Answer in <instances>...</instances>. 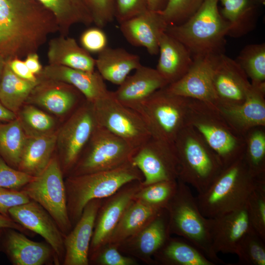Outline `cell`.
I'll use <instances>...</instances> for the list:
<instances>
[{
  "mask_svg": "<svg viewBox=\"0 0 265 265\" xmlns=\"http://www.w3.org/2000/svg\"><path fill=\"white\" fill-rule=\"evenodd\" d=\"M80 41L81 47L90 53L98 54L108 47L106 33L97 26L83 31L80 36Z\"/></svg>",
  "mask_w": 265,
  "mask_h": 265,
  "instance_id": "cell-46",
  "label": "cell"
},
{
  "mask_svg": "<svg viewBox=\"0 0 265 265\" xmlns=\"http://www.w3.org/2000/svg\"><path fill=\"white\" fill-rule=\"evenodd\" d=\"M153 259L155 265H215L197 248L182 238L170 237Z\"/></svg>",
  "mask_w": 265,
  "mask_h": 265,
  "instance_id": "cell-33",
  "label": "cell"
},
{
  "mask_svg": "<svg viewBox=\"0 0 265 265\" xmlns=\"http://www.w3.org/2000/svg\"><path fill=\"white\" fill-rule=\"evenodd\" d=\"M16 118V114L8 109L0 101V122H8Z\"/></svg>",
  "mask_w": 265,
  "mask_h": 265,
  "instance_id": "cell-53",
  "label": "cell"
},
{
  "mask_svg": "<svg viewBox=\"0 0 265 265\" xmlns=\"http://www.w3.org/2000/svg\"><path fill=\"white\" fill-rule=\"evenodd\" d=\"M131 161L143 175L142 186L178 179L180 164L173 143L151 136L135 151Z\"/></svg>",
  "mask_w": 265,
  "mask_h": 265,
  "instance_id": "cell-13",
  "label": "cell"
},
{
  "mask_svg": "<svg viewBox=\"0 0 265 265\" xmlns=\"http://www.w3.org/2000/svg\"><path fill=\"white\" fill-rule=\"evenodd\" d=\"M0 228L14 229L20 231L26 236H31L34 234L23 227L10 217L1 214H0Z\"/></svg>",
  "mask_w": 265,
  "mask_h": 265,
  "instance_id": "cell-51",
  "label": "cell"
},
{
  "mask_svg": "<svg viewBox=\"0 0 265 265\" xmlns=\"http://www.w3.org/2000/svg\"><path fill=\"white\" fill-rule=\"evenodd\" d=\"M103 199H94L89 201L84 208L79 220L65 236L63 265L89 264L90 243L96 215Z\"/></svg>",
  "mask_w": 265,
  "mask_h": 265,
  "instance_id": "cell-21",
  "label": "cell"
},
{
  "mask_svg": "<svg viewBox=\"0 0 265 265\" xmlns=\"http://www.w3.org/2000/svg\"><path fill=\"white\" fill-rule=\"evenodd\" d=\"M54 16L60 35L67 36L76 24L88 26L93 23L86 0H38Z\"/></svg>",
  "mask_w": 265,
  "mask_h": 265,
  "instance_id": "cell-31",
  "label": "cell"
},
{
  "mask_svg": "<svg viewBox=\"0 0 265 265\" xmlns=\"http://www.w3.org/2000/svg\"><path fill=\"white\" fill-rule=\"evenodd\" d=\"M58 31L55 17L38 0H0V55L6 60L37 53Z\"/></svg>",
  "mask_w": 265,
  "mask_h": 265,
  "instance_id": "cell-1",
  "label": "cell"
},
{
  "mask_svg": "<svg viewBox=\"0 0 265 265\" xmlns=\"http://www.w3.org/2000/svg\"><path fill=\"white\" fill-rule=\"evenodd\" d=\"M177 180V191L165 208L170 234L187 240L215 265H227L212 248L208 218L200 212L188 185Z\"/></svg>",
  "mask_w": 265,
  "mask_h": 265,
  "instance_id": "cell-7",
  "label": "cell"
},
{
  "mask_svg": "<svg viewBox=\"0 0 265 265\" xmlns=\"http://www.w3.org/2000/svg\"><path fill=\"white\" fill-rule=\"evenodd\" d=\"M115 19L120 24L148 10L146 0H114Z\"/></svg>",
  "mask_w": 265,
  "mask_h": 265,
  "instance_id": "cell-48",
  "label": "cell"
},
{
  "mask_svg": "<svg viewBox=\"0 0 265 265\" xmlns=\"http://www.w3.org/2000/svg\"><path fill=\"white\" fill-rule=\"evenodd\" d=\"M141 65L139 56L122 48L108 46L95 59V67L103 79L117 85Z\"/></svg>",
  "mask_w": 265,
  "mask_h": 265,
  "instance_id": "cell-29",
  "label": "cell"
},
{
  "mask_svg": "<svg viewBox=\"0 0 265 265\" xmlns=\"http://www.w3.org/2000/svg\"><path fill=\"white\" fill-rule=\"evenodd\" d=\"M190 98L174 94L166 87L154 93L134 109L152 137L170 143L187 125Z\"/></svg>",
  "mask_w": 265,
  "mask_h": 265,
  "instance_id": "cell-8",
  "label": "cell"
},
{
  "mask_svg": "<svg viewBox=\"0 0 265 265\" xmlns=\"http://www.w3.org/2000/svg\"><path fill=\"white\" fill-rule=\"evenodd\" d=\"M246 74L236 61L224 53L213 57L212 84L217 106L242 104L251 86Z\"/></svg>",
  "mask_w": 265,
  "mask_h": 265,
  "instance_id": "cell-17",
  "label": "cell"
},
{
  "mask_svg": "<svg viewBox=\"0 0 265 265\" xmlns=\"http://www.w3.org/2000/svg\"><path fill=\"white\" fill-rule=\"evenodd\" d=\"M259 2L262 4L265 5V0H258Z\"/></svg>",
  "mask_w": 265,
  "mask_h": 265,
  "instance_id": "cell-57",
  "label": "cell"
},
{
  "mask_svg": "<svg viewBox=\"0 0 265 265\" xmlns=\"http://www.w3.org/2000/svg\"><path fill=\"white\" fill-rule=\"evenodd\" d=\"M16 115L28 137L51 134L59 128L54 117L31 104L25 103Z\"/></svg>",
  "mask_w": 265,
  "mask_h": 265,
  "instance_id": "cell-37",
  "label": "cell"
},
{
  "mask_svg": "<svg viewBox=\"0 0 265 265\" xmlns=\"http://www.w3.org/2000/svg\"><path fill=\"white\" fill-rule=\"evenodd\" d=\"M167 85L156 69L141 65L112 93L119 102L134 110L156 91Z\"/></svg>",
  "mask_w": 265,
  "mask_h": 265,
  "instance_id": "cell-25",
  "label": "cell"
},
{
  "mask_svg": "<svg viewBox=\"0 0 265 265\" xmlns=\"http://www.w3.org/2000/svg\"><path fill=\"white\" fill-rule=\"evenodd\" d=\"M97 125L92 104L85 100L59 127L56 153L64 177L73 168Z\"/></svg>",
  "mask_w": 265,
  "mask_h": 265,
  "instance_id": "cell-11",
  "label": "cell"
},
{
  "mask_svg": "<svg viewBox=\"0 0 265 265\" xmlns=\"http://www.w3.org/2000/svg\"><path fill=\"white\" fill-rule=\"evenodd\" d=\"M218 1L222 6L220 14L229 24L228 36L240 38L255 29L257 22L258 0H218Z\"/></svg>",
  "mask_w": 265,
  "mask_h": 265,
  "instance_id": "cell-32",
  "label": "cell"
},
{
  "mask_svg": "<svg viewBox=\"0 0 265 265\" xmlns=\"http://www.w3.org/2000/svg\"><path fill=\"white\" fill-rule=\"evenodd\" d=\"M35 178L10 166L0 156V187L21 189Z\"/></svg>",
  "mask_w": 265,
  "mask_h": 265,
  "instance_id": "cell-45",
  "label": "cell"
},
{
  "mask_svg": "<svg viewBox=\"0 0 265 265\" xmlns=\"http://www.w3.org/2000/svg\"><path fill=\"white\" fill-rule=\"evenodd\" d=\"M24 61L28 69L35 76L39 75L42 70L43 67L40 62L37 53L27 54Z\"/></svg>",
  "mask_w": 265,
  "mask_h": 265,
  "instance_id": "cell-52",
  "label": "cell"
},
{
  "mask_svg": "<svg viewBox=\"0 0 265 265\" xmlns=\"http://www.w3.org/2000/svg\"><path fill=\"white\" fill-rule=\"evenodd\" d=\"M91 262L97 265H137L136 259L125 255L118 246L106 243L89 258Z\"/></svg>",
  "mask_w": 265,
  "mask_h": 265,
  "instance_id": "cell-44",
  "label": "cell"
},
{
  "mask_svg": "<svg viewBox=\"0 0 265 265\" xmlns=\"http://www.w3.org/2000/svg\"><path fill=\"white\" fill-rule=\"evenodd\" d=\"M218 0H204L186 21L168 26L165 32L181 42L193 58L224 53L229 24L218 8Z\"/></svg>",
  "mask_w": 265,
  "mask_h": 265,
  "instance_id": "cell-3",
  "label": "cell"
},
{
  "mask_svg": "<svg viewBox=\"0 0 265 265\" xmlns=\"http://www.w3.org/2000/svg\"><path fill=\"white\" fill-rule=\"evenodd\" d=\"M146 1L148 10L159 12L164 7L166 0H146Z\"/></svg>",
  "mask_w": 265,
  "mask_h": 265,
  "instance_id": "cell-54",
  "label": "cell"
},
{
  "mask_svg": "<svg viewBox=\"0 0 265 265\" xmlns=\"http://www.w3.org/2000/svg\"><path fill=\"white\" fill-rule=\"evenodd\" d=\"M38 78L26 103L66 120L86 100L72 85L58 80Z\"/></svg>",
  "mask_w": 265,
  "mask_h": 265,
  "instance_id": "cell-15",
  "label": "cell"
},
{
  "mask_svg": "<svg viewBox=\"0 0 265 265\" xmlns=\"http://www.w3.org/2000/svg\"><path fill=\"white\" fill-rule=\"evenodd\" d=\"M134 180L143 181V176L132 161L112 169L65 177L67 209L72 226L89 201L106 198Z\"/></svg>",
  "mask_w": 265,
  "mask_h": 265,
  "instance_id": "cell-4",
  "label": "cell"
},
{
  "mask_svg": "<svg viewBox=\"0 0 265 265\" xmlns=\"http://www.w3.org/2000/svg\"><path fill=\"white\" fill-rule=\"evenodd\" d=\"M245 205L251 227L265 240V181L253 190Z\"/></svg>",
  "mask_w": 265,
  "mask_h": 265,
  "instance_id": "cell-42",
  "label": "cell"
},
{
  "mask_svg": "<svg viewBox=\"0 0 265 265\" xmlns=\"http://www.w3.org/2000/svg\"><path fill=\"white\" fill-rule=\"evenodd\" d=\"M142 182L134 180L103 199L98 211L90 243L89 258L106 244L125 212L134 200Z\"/></svg>",
  "mask_w": 265,
  "mask_h": 265,
  "instance_id": "cell-14",
  "label": "cell"
},
{
  "mask_svg": "<svg viewBox=\"0 0 265 265\" xmlns=\"http://www.w3.org/2000/svg\"><path fill=\"white\" fill-rule=\"evenodd\" d=\"M178 180L159 181L142 186L136 192L134 200L160 209H165L175 194Z\"/></svg>",
  "mask_w": 265,
  "mask_h": 265,
  "instance_id": "cell-40",
  "label": "cell"
},
{
  "mask_svg": "<svg viewBox=\"0 0 265 265\" xmlns=\"http://www.w3.org/2000/svg\"><path fill=\"white\" fill-rule=\"evenodd\" d=\"M159 58L156 69L168 85L181 79L193 62L188 49L179 41L165 31L159 42Z\"/></svg>",
  "mask_w": 265,
  "mask_h": 265,
  "instance_id": "cell-27",
  "label": "cell"
},
{
  "mask_svg": "<svg viewBox=\"0 0 265 265\" xmlns=\"http://www.w3.org/2000/svg\"><path fill=\"white\" fill-rule=\"evenodd\" d=\"M167 212L163 209L157 216L118 246L123 254L148 265H155V254L170 237Z\"/></svg>",
  "mask_w": 265,
  "mask_h": 265,
  "instance_id": "cell-18",
  "label": "cell"
},
{
  "mask_svg": "<svg viewBox=\"0 0 265 265\" xmlns=\"http://www.w3.org/2000/svg\"><path fill=\"white\" fill-rule=\"evenodd\" d=\"M173 144L180 164L178 180L192 186L198 193L204 192L223 168L218 156L188 124L178 133Z\"/></svg>",
  "mask_w": 265,
  "mask_h": 265,
  "instance_id": "cell-5",
  "label": "cell"
},
{
  "mask_svg": "<svg viewBox=\"0 0 265 265\" xmlns=\"http://www.w3.org/2000/svg\"><path fill=\"white\" fill-rule=\"evenodd\" d=\"M4 229L5 228H0V251H1V241L4 234Z\"/></svg>",
  "mask_w": 265,
  "mask_h": 265,
  "instance_id": "cell-56",
  "label": "cell"
},
{
  "mask_svg": "<svg viewBox=\"0 0 265 265\" xmlns=\"http://www.w3.org/2000/svg\"><path fill=\"white\" fill-rule=\"evenodd\" d=\"M163 210L133 200L125 212L107 243L118 246L147 224Z\"/></svg>",
  "mask_w": 265,
  "mask_h": 265,
  "instance_id": "cell-34",
  "label": "cell"
},
{
  "mask_svg": "<svg viewBox=\"0 0 265 265\" xmlns=\"http://www.w3.org/2000/svg\"><path fill=\"white\" fill-rule=\"evenodd\" d=\"M11 71L18 77L31 81H37L36 76L32 73L21 58H14L6 60Z\"/></svg>",
  "mask_w": 265,
  "mask_h": 265,
  "instance_id": "cell-50",
  "label": "cell"
},
{
  "mask_svg": "<svg viewBox=\"0 0 265 265\" xmlns=\"http://www.w3.org/2000/svg\"><path fill=\"white\" fill-rule=\"evenodd\" d=\"M238 265H265V240L251 227L238 242Z\"/></svg>",
  "mask_w": 265,
  "mask_h": 265,
  "instance_id": "cell-41",
  "label": "cell"
},
{
  "mask_svg": "<svg viewBox=\"0 0 265 265\" xmlns=\"http://www.w3.org/2000/svg\"><path fill=\"white\" fill-rule=\"evenodd\" d=\"M25 234L12 228H5L1 251L13 265L54 264V254L51 247L42 242L29 239Z\"/></svg>",
  "mask_w": 265,
  "mask_h": 265,
  "instance_id": "cell-22",
  "label": "cell"
},
{
  "mask_svg": "<svg viewBox=\"0 0 265 265\" xmlns=\"http://www.w3.org/2000/svg\"><path fill=\"white\" fill-rule=\"evenodd\" d=\"M119 24L122 34L130 44L145 48L152 55L159 53V39L167 26L158 12L148 9Z\"/></svg>",
  "mask_w": 265,
  "mask_h": 265,
  "instance_id": "cell-24",
  "label": "cell"
},
{
  "mask_svg": "<svg viewBox=\"0 0 265 265\" xmlns=\"http://www.w3.org/2000/svg\"><path fill=\"white\" fill-rule=\"evenodd\" d=\"M208 220L212 247L216 254L235 253L239 240L251 227L246 205Z\"/></svg>",
  "mask_w": 265,
  "mask_h": 265,
  "instance_id": "cell-23",
  "label": "cell"
},
{
  "mask_svg": "<svg viewBox=\"0 0 265 265\" xmlns=\"http://www.w3.org/2000/svg\"><path fill=\"white\" fill-rule=\"evenodd\" d=\"M93 23L103 28L115 19L114 0H86Z\"/></svg>",
  "mask_w": 265,
  "mask_h": 265,
  "instance_id": "cell-47",
  "label": "cell"
},
{
  "mask_svg": "<svg viewBox=\"0 0 265 265\" xmlns=\"http://www.w3.org/2000/svg\"><path fill=\"white\" fill-rule=\"evenodd\" d=\"M47 58L49 64L88 72L95 71V59L74 38L67 36L60 35L50 39Z\"/></svg>",
  "mask_w": 265,
  "mask_h": 265,
  "instance_id": "cell-28",
  "label": "cell"
},
{
  "mask_svg": "<svg viewBox=\"0 0 265 265\" xmlns=\"http://www.w3.org/2000/svg\"><path fill=\"white\" fill-rule=\"evenodd\" d=\"M38 81L18 77L11 71L6 61L0 81V101L8 109L17 114Z\"/></svg>",
  "mask_w": 265,
  "mask_h": 265,
  "instance_id": "cell-35",
  "label": "cell"
},
{
  "mask_svg": "<svg viewBox=\"0 0 265 265\" xmlns=\"http://www.w3.org/2000/svg\"><path fill=\"white\" fill-rule=\"evenodd\" d=\"M216 106L230 126L243 137L251 129L265 126V82H251L246 98L240 105Z\"/></svg>",
  "mask_w": 265,
  "mask_h": 265,
  "instance_id": "cell-20",
  "label": "cell"
},
{
  "mask_svg": "<svg viewBox=\"0 0 265 265\" xmlns=\"http://www.w3.org/2000/svg\"><path fill=\"white\" fill-rule=\"evenodd\" d=\"M57 132L49 135L28 137L18 169L35 177L41 174L56 152Z\"/></svg>",
  "mask_w": 265,
  "mask_h": 265,
  "instance_id": "cell-30",
  "label": "cell"
},
{
  "mask_svg": "<svg viewBox=\"0 0 265 265\" xmlns=\"http://www.w3.org/2000/svg\"><path fill=\"white\" fill-rule=\"evenodd\" d=\"M135 151L125 140L97 125L67 176L119 167L131 161Z\"/></svg>",
  "mask_w": 265,
  "mask_h": 265,
  "instance_id": "cell-9",
  "label": "cell"
},
{
  "mask_svg": "<svg viewBox=\"0 0 265 265\" xmlns=\"http://www.w3.org/2000/svg\"><path fill=\"white\" fill-rule=\"evenodd\" d=\"M28 137L17 117L0 125V156L13 168L18 169Z\"/></svg>",
  "mask_w": 265,
  "mask_h": 265,
  "instance_id": "cell-36",
  "label": "cell"
},
{
  "mask_svg": "<svg viewBox=\"0 0 265 265\" xmlns=\"http://www.w3.org/2000/svg\"><path fill=\"white\" fill-rule=\"evenodd\" d=\"M31 200L21 189L0 187V214L9 216V211Z\"/></svg>",
  "mask_w": 265,
  "mask_h": 265,
  "instance_id": "cell-49",
  "label": "cell"
},
{
  "mask_svg": "<svg viewBox=\"0 0 265 265\" xmlns=\"http://www.w3.org/2000/svg\"><path fill=\"white\" fill-rule=\"evenodd\" d=\"M6 60L2 56L0 55V81L1 79Z\"/></svg>",
  "mask_w": 265,
  "mask_h": 265,
  "instance_id": "cell-55",
  "label": "cell"
},
{
  "mask_svg": "<svg viewBox=\"0 0 265 265\" xmlns=\"http://www.w3.org/2000/svg\"><path fill=\"white\" fill-rule=\"evenodd\" d=\"M92 105L98 125L125 140L135 150L152 136L140 115L119 102L112 91Z\"/></svg>",
  "mask_w": 265,
  "mask_h": 265,
  "instance_id": "cell-12",
  "label": "cell"
},
{
  "mask_svg": "<svg viewBox=\"0 0 265 265\" xmlns=\"http://www.w3.org/2000/svg\"><path fill=\"white\" fill-rule=\"evenodd\" d=\"M236 61L251 83L265 82V44L245 46L240 52Z\"/></svg>",
  "mask_w": 265,
  "mask_h": 265,
  "instance_id": "cell-39",
  "label": "cell"
},
{
  "mask_svg": "<svg viewBox=\"0 0 265 265\" xmlns=\"http://www.w3.org/2000/svg\"><path fill=\"white\" fill-rule=\"evenodd\" d=\"M9 216L29 231L41 236L54 254V265L62 264L64 236L51 215L33 200L12 208Z\"/></svg>",
  "mask_w": 265,
  "mask_h": 265,
  "instance_id": "cell-16",
  "label": "cell"
},
{
  "mask_svg": "<svg viewBox=\"0 0 265 265\" xmlns=\"http://www.w3.org/2000/svg\"><path fill=\"white\" fill-rule=\"evenodd\" d=\"M2 123H1V122H0V125L1 124H2Z\"/></svg>",
  "mask_w": 265,
  "mask_h": 265,
  "instance_id": "cell-58",
  "label": "cell"
},
{
  "mask_svg": "<svg viewBox=\"0 0 265 265\" xmlns=\"http://www.w3.org/2000/svg\"><path fill=\"white\" fill-rule=\"evenodd\" d=\"M187 124L200 133L218 156L223 168L243 155L244 137L230 126L215 105L190 99Z\"/></svg>",
  "mask_w": 265,
  "mask_h": 265,
  "instance_id": "cell-6",
  "label": "cell"
},
{
  "mask_svg": "<svg viewBox=\"0 0 265 265\" xmlns=\"http://www.w3.org/2000/svg\"><path fill=\"white\" fill-rule=\"evenodd\" d=\"M64 179L55 152L41 174L21 190L51 215L65 237L73 226L68 215Z\"/></svg>",
  "mask_w": 265,
  "mask_h": 265,
  "instance_id": "cell-10",
  "label": "cell"
},
{
  "mask_svg": "<svg viewBox=\"0 0 265 265\" xmlns=\"http://www.w3.org/2000/svg\"><path fill=\"white\" fill-rule=\"evenodd\" d=\"M38 78L51 79L70 84L80 91L85 100L93 104L109 92L98 71L88 72L49 64L43 67Z\"/></svg>",
  "mask_w": 265,
  "mask_h": 265,
  "instance_id": "cell-26",
  "label": "cell"
},
{
  "mask_svg": "<svg viewBox=\"0 0 265 265\" xmlns=\"http://www.w3.org/2000/svg\"><path fill=\"white\" fill-rule=\"evenodd\" d=\"M213 57H193L187 72L178 81L166 86L167 90L176 95L216 106L217 99L212 84Z\"/></svg>",
  "mask_w": 265,
  "mask_h": 265,
  "instance_id": "cell-19",
  "label": "cell"
},
{
  "mask_svg": "<svg viewBox=\"0 0 265 265\" xmlns=\"http://www.w3.org/2000/svg\"><path fill=\"white\" fill-rule=\"evenodd\" d=\"M204 0H166L158 12L167 26L182 24L189 19Z\"/></svg>",
  "mask_w": 265,
  "mask_h": 265,
  "instance_id": "cell-43",
  "label": "cell"
},
{
  "mask_svg": "<svg viewBox=\"0 0 265 265\" xmlns=\"http://www.w3.org/2000/svg\"><path fill=\"white\" fill-rule=\"evenodd\" d=\"M243 157L251 173L259 178H265V126L249 130L243 136Z\"/></svg>",
  "mask_w": 265,
  "mask_h": 265,
  "instance_id": "cell-38",
  "label": "cell"
},
{
  "mask_svg": "<svg viewBox=\"0 0 265 265\" xmlns=\"http://www.w3.org/2000/svg\"><path fill=\"white\" fill-rule=\"evenodd\" d=\"M265 178L254 176L243 155L222 168L211 184L196 198L199 210L207 218L214 217L240 208L258 184Z\"/></svg>",
  "mask_w": 265,
  "mask_h": 265,
  "instance_id": "cell-2",
  "label": "cell"
}]
</instances>
